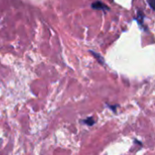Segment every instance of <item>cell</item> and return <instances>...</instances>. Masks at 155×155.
Returning <instances> with one entry per match:
<instances>
[{
  "instance_id": "3",
  "label": "cell",
  "mask_w": 155,
  "mask_h": 155,
  "mask_svg": "<svg viewBox=\"0 0 155 155\" xmlns=\"http://www.w3.org/2000/svg\"><path fill=\"white\" fill-rule=\"evenodd\" d=\"M148 3L153 10H154V0H148Z\"/></svg>"
},
{
  "instance_id": "2",
  "label": "cell",
  "mask_w": 155,
  "mask_h": 155,
  "mask_svg": "<svg viewBox=\"0 0 155 155\" xmlns=\"http://www.w3.org/2000/svg\"><path fill=\"white\" fill-rule=\"evenodd\" d=\"M84 123L85 124H87L88 126H92V125H94V124H95V121H94L93 118H87L86 120L84 121Z\"/></svg>"
},
{
  "instance_id": "1",
  "label": "cell",
  "mask_w": 155,
  "mask_h": 155,
  "mask_svg": "<svg viewBox=\"0 0 155 155\" xmlns=\"http://www.w3.org/2000/svg\"><path fill=\"white\" fill-rule=\"evenodd\" d=\"M92 7L93 8H94V9H104H104H106V10H109V8L106 6V5H103V3L102 2H94L93 5H92Z\"/></svg>"
}]
</instances>
